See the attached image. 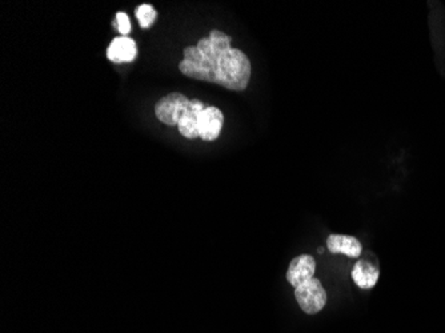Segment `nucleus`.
Segmentation results:
<instances>
[{
  "instance_id": "obj_10",
  "label": "nucleus",
  "mask_w": 445,
  "mask_h": 333,
  "mask_svg": "<svg viewBox=\"0 0 445 333\" xmlns=\"http://www.w3.org/2000/svg\"><path fill=\"white\" fill-rule=\"evenodd\" d=\"M136 18L141 23V28H150L156 21L158 13L151 4H141L136 10Z\"/></svg>"
},
{
  "instance_id": "obj_3",
  "label": "nucleus",
  "mask_w": 445,
  "mask_h": 333,
  "mask_svg": "<svg viewBox=\"0 0 445 333\" xmlns=\"http://www.w3.org/2000/svg\"><path fill=\"white\" fill-rule=\"evenodd\" d=\"M191 100L180 92L162 97L155 106V115L167 126H177L189 107Z\"/></svg>"
},
{
  "instance_id": "obj_1",
  "label": "nucleus",
  "mask_w": 445,
  "mask_h": 333,
  "mask_svg": "<svg viewBox=\"0 0 445 333\" xmlns=\"http://www.w3.org/2000/svg\"><path fill=\"white\" fill-rule=\"evenodd\" d=\"M179 70L196 80L215 83L232 91H244L251 79L250 59L231 47L227 33L214 30L208 38L185 50Z\"/></svg>"
},
{
  "instance_id": "obj_11",
  "label": "nucleus",
  "mask_w": 445,
  "mask_h": 333,
  "mask_svg": "<svg viewBox=\"0 0 445 333\" xmlns=\"http://www.w3.org/2000/svg\"><path fill=\"white\" fill-rule=\"evenodd\" d=\"M116 24H118V30L123 36H127L131 31V23L127 13L124 12H118L116 13Z\"/></svg>"
},
{
  "instance_id": "obj_6",
  "label": "nucleus",
  "mask_w": 445,
  "mask_h": 333,
  "mask_svg": "<svg viewBox=\"0 0 445 333\" xmlns=\"http://www.w3.org/2000/svg\"><path fill=\"white\" fill-rule=\"evenodd\" d=\"M204 108L206 106L200 100L192 99L187 112L183 115V118L180 119L177 124L179 132L187 139L199 138V119Z\"/></svg>"
},
{
  "instance_id": "obj_4",
  "label": "nucleus",
  "mask_w": 445,
  "mask_h": 333,
  "mask_svg": "<svg viewBox=\"0 0 445 333\" xmlns=\"http://www.w3.org/2000/svg\"><path fill=\"white\" fill-rule=\"evenodd\" d=\"M224 124V115L217 107H206L199 119V136L206 141L219 138Z\"/></svg>"
},
{
  "instance_id": "obj_7",
  "label": "nucleus",
  "mask_w": 445,
  "mask_h": 333,
  "mask_svg": "<svg viewBox=\"0 0 445 333\" xmlns=\"http://www.w3.org/2000/svg\"><path fill=\"white\" fill-rule=\"evenodd\" d=\"M138 55L136 43L128 36L115 38L107 50V58L114 63H128Z\"/></svg>"
},
{
  "instance_id": "obj_8",
  "label": "nucleus",
  "mask_w": 445,
  "mask_h": 333,
  "mask_svg": "<svg viewBox=\"0 0 445 333\" xmlns=\"http://www.w3.org/2000/svg\"><path fill=\"white\" fill-rule=\"evenodd\" d=\"M326 248L331 253H343L352 258H360L363 251L358 239L348 235H329L326 239Z\"/></svg>"
},
{
  "instance_id": "obj_9",
  "label": "nucleus",
  "mask_w": 445,
  "mask_h": 333,
  "mask_svg": "<svg viewBox=\"0 0 445 333\" xmlns=\"http://www.w3.org/2000/svg\"><path fill=\"white\" fill-rule=\"evenodd\" d=\"M352 279L361 290H370L376 285L380 271L368 260H358L352 269Z\"/></svg>"
},
{
  "instance_id": "obj_2",
  "label": "nucleus",
  "mask_w": 445,
  "mask_h": 333,
  "mask_svg": "<svg viewBox=\"0 0 445 333\" xmlns=\"http://www.w3.org/2000/svg\"><path fill=\"white\" fill-rule=\"evenodd\" d=\"M295 297L299 307L307 315H316L322 311L326 304V292L320 280L311 279L304 284L295 288Z\"/></svg>"
},
{
  "instance_id": "obj_5",
  "label": "nucleus",
  "mask_w": 445,
  "mask_h": 333,
  "mask_svg": "<svg viewBox=\"0 0 445 333\" xmlns=\"http://www.w3.org/2000/svg\"><path fill=\"white\" fill-rule=\"evenodd\" d=\"M316 271L315 258L311 255H300L293 258L287 271V280L290 284L297 288L304 284L305 281L314 279Z\"/></svg>"
}]
</instances>
